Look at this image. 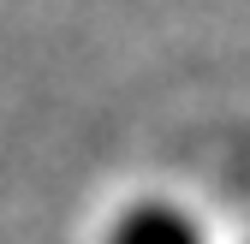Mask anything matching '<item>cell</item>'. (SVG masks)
Returning a JSON list of instances; mask_svg holds the SVG:
<instances>
[{"instance_id": "6da1fadb", "label": "cell", "mask_w": 250, "mask_h": 244, "mask_svg": "<svg viewBox=\"0 0 250 244\" xmlns=\"http://www.w3.org/2000/svg\"><path fill=\"white\" fill-rule=\"evenodd\" d=\"M107 244H203L197 238V226L179 215V208H131L119 226H113V238Z\"/></svg>"}]
</instances>
